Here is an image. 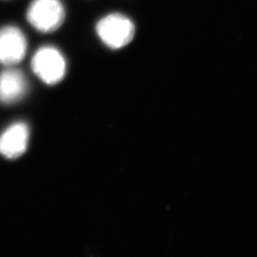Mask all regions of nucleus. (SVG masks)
Here are the masks:
<instances>
[{"mask_svg":"<svg viewBox=\"0 0 257 257\" xmlns=\"http://www.w3.org/2000/svg\"><path fill=\"white\" fill-rule=\"evenodd\" d=\"M27 19L41 33L55 32L64 22V6L60 0H34L28 9Z\"/></svg>","mask_w":257,"mask_h":257,"instance_id":"nucleus-1","label":"nucleus"},{"mask_svg":"<svg viewBox=\"0 0 257 257\" xmlns=\"http://www.w3.org/2000/svg\"><path fill=\"white\" fill-rule=\"evenodd\" d=\"M32 69L41 81L55 85L64 78L66 60L55 47H42L32 59Z\"/></svg>","mask_w":257,"mask_h":257,"instance_id":"nucleus-2","label":"nucleus"},{"mask_svg":"<svg viewBox=\"0 0 257 257\" xmlns=\"http://www.w3.org/2000/svg\"><path fill=\"white\" fill-rule=\"evenodd\" d=\"M96 33L105 45L116 50L128 45L133 40L135 26L128 18L112 14L99 20Z\"/></svg>","mask_w":257,"mask_h":257,"instance_id":"nucleus-3","label":"nucleus"},{"mask_svg":"<svg viewBox=\"0 0 257 257\" xmlns=\"http://www.w3.org/2000/svg\"><path fill=\"white\" fill-rule=\"evenodd\" d=\"M27 52V39L15 26L0 29V64L14 66L21 62Z\"/></svg>","mask_w":257,"mask_h":257,"instance_id":"nucleus-4","label":"nucleus"},{"mask_svg":"<svg viewBox=\"0 0 257 257\" xmlns=\"http://www.w3.org/2000/svg\"><path fill=\"white\" fill-rule=\"evenodd\" d=\"M30 132L27 124L17 122L0 136V156L16 159L23 156L29 143Z\"/></svg>","mask_w":257,"mask_h":257,"instance_id":"nucleus-5","label":"nucleus"},{"mask_svg":"<svg viewBox=\"0 0 257 257\" xmlns=\"http://www.w3.org/2000/svg\"><path fill=\"white\" fill-rule=\"evenodd\" d=\"M27 91V79L21 71L7 69L0 73V103L15 104L26 95Z\"/></svg>","mask_w":257,"mask_h":257,"instance_id":"nucleus-6","label":"nucleus"}]
</instances>
